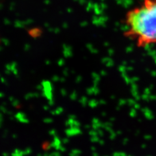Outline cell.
Returning a JSON list of instances; mask_svg holds the SVG:
<instances>
[{"mask_svg":"<svg viewBox=\"0 0 156 156\" xmlns=\"http://www.w3.org/2000/svg\"><path fill=\"white\" fill-rule=\"evenodd\" d=\"M125 36L139 48L156 44V0H143L125 18Z\"/></svg>","mask_w":156,"mask_h":156,"instance_id":"cell-1","label":"cell"}]
</instances>
